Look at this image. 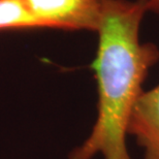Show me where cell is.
Segmentation results:
<instances>
[{"mask_svg": "<svg viewBox=\"0 0 159 159\" xmlns=\"http://www.w3.org/2000/svg\"><path fill=\"white\" fill-rule=\"evenodd\" d=\"M145 0H103L91 67L97 83V117L90 134L69 159H131L126 146L130 117L150 68L159 60L154 43L139 41Z\"/></svg>", "mask_w": 159, "mask_h": 159, "instance_id": "obj_1", "label": "cell"}, {"mask_svg": "<svg viewBox=\"0 0 159 159\" xmlns=\"http://www.w3.org/2000/svg\"><path fill=\"white\" fill-rule=\"evenodd\" d=\"M40 28L21 0H0V30Z\"/></svg>", "mask_w": 159, "mask_h": 159, "instance_id": "obj_4", "label": "cell"}, {"mask_svg": "<svg viewBox=\"0 0 159 159\" xmlns=\"http://www.w3.org/2000/svg\"><path fill=\"white\" fill-rule=\"evenodd\" d=\"M40 28L97 31L103 0H21Z\"/></svg>", "mask_w": 159, "mask_h": 159, "instance_id": "obj_2", "label": "cell"}, {"mask_svg": "<svg viewBox=\"0 0 159 159\" xmlns=\"http://www.w3.org/2000/svg\"><path fill=\"white\" fill-rule=\"evenodd\" d=\"M149 11L159 12V0H145Z\"/></svg>", "mask_w": 159, "mask_h": 159, "instance_id": "obj_5", "label": "cell"}, {"mask_svg": "<svg viewBox=\"0 0 159 159\" xmlns=\"http://www.w3.org/2000/svg\"><path fill=\"white\" fill-rule=\"evenodd\" d=\"M127 132L144 148L145 159H159V84L136 101Z\"/></svg>", "mask_w": 159, "mask_h": 159, "instance_id": "obj_3", "label": "cell"}]
</instances>
